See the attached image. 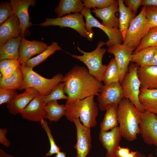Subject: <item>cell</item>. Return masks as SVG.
Returning a JSON list of instances; mask_svg holds the SVG:
<instances>
[{
  "mask_svg": "<svg viewBox=\"0 0 157 157\" xmlns=\"http://www.w3.org/2000/svg\"><path fill=\"white\" fill-rule=\"evenodd\" d=\"M62 81L65 84L64 91L68 96V101L97 96L103 85L90 74L88 68L78 65L66 73Z\"/></svg>",
  "mask_w": 157,
  "mask_h": 157,
  "instance_id": "cell-1",
  "label": "cell"
},
{
  "mask_svg": "<svg viewBox=\"0 0 157 157\" xmlns=\"http://www.w3.org/2000/svg\"><path fill=\"white\" fill-rule=\"evenodd\" d=\"M142 113L129 99L124 98L119 102L117 119L122 137L130 142L137 138Z\"/></svg>",
  "mask_w": 157,
  "mask_h": 157,
  "instance_id": "cell-2",
  "label": "cell"
},
{
  "mask_svg": "<svg viewBox=\"0 0 157 157\" xmlns=\"http://www.w3.org/2000/svg\"><path fill=\"white\" fill-rule=\"evenodd\" d=\"M94 98V96H92L81 100L67 101L65 104L66 119L73 122L74 118H78L85 126L90 128L95 126L99 108Z\"/></svg>",
  "mask_w": 157,
  "mask_h": 157,
  "instance_id": "cell-3",
  "label": "cell"
},
{
  "mask_svg": "<svg viewBox=\"0 0 157 157\" xmlns=\"http://www.w3.org/2000/svg\"><path fill=\"white\" fill-rule=\"evenodd\" d=\"M19 67L23 73L24 80L19 90L32 87L36 89L41 94L46 96L50 94L55 87L63 81L64 76L61 73L57 74L51 78H47L34 71L32 68L21 65Z\"/></svg>",
  "mask_w": 157,
  "mask_h": 157,
  "instance_id": "cell-4",
  "label": "cell"
},
{
  "mask_svg": "<svg viewBox=\"0 0 157 157\" xmlns=\"http://www.w3.org/2000/svg\"><path fill=\"white\" fill-rule=\"evenodd\" d=\"M106 42L100 40L98 43L96 49L90 52H86L77 47L78 50L83 54L78 56L69 54L72 57L79 60L86 65L90 74L97 81L102 82L103 76L107 66L102 63L103 57L107 51L106 48H101Z\"/></svg>",
  "mask_w": 157,
  "mask_h": 157,
  "instance_id": "cell-5",
  "label": "cell"
},
{
  "mask_svg": "<svg viewBox=\"0 0 157 157\" xmlns=\"http://www.w3.org/2000/svg\"><path fill=\"white\" fill-rule=\"evenodd\" d=\"M139 67L135 63H130L128 70L120 84L124 98L129 99L140 112L143 113L145 111L139 98L140 89V82L138 74Z\"/></svg>",
  "mask_w": 157,
  "mask_h": 157,
  "instance_id": "cell-6",
  "label": "cell"
},
{
  "mask_svg": "<svg viewBox=\"0 0 157 157\" xmlns=\"http://www.w3.org/2000/svg\"><path fill=\"white\" fill-rule=\"evenodd\" d=\"M83 17L81 13H76L55 18H46L45 22L38 25L45 27L52 26L70 28L76 31L81 36L91 41L93 35L87 31Z\"/></svg>",
  "mask_w": 157,
  "mask_h": 157,
  "instance_id": "cell-7",
  "label": "cell"
},
{
  "mask_svg": "<svg viewBox=\"0 0 157 157\" xmlns=\"http://www.w3.org/2000/svg\"><path fill=\"white\" fill-rule=\"evenodd\" d=\"M145 6H143L131 22L123 44L136 48L150 28L145 15Z\"/></svg>",
  "mask_w": 157,
  "mask_h": 157,
  "instance_id": "cell-8",
  "label": "cell"
},
{
  "mask_svg": "<svg viewBox=\"0 0 157 157\" xmlns=\"http://www.w3.org/2000/svg\"><path fill=\"white\" fill-rule=\"evenodd\" d=\"M90 9L85 7L81 12L85 18V27L89 33L93 35V27L98 28L102 30L108 38V40L106 44L108 47L123 43L122 34L119 28H111L102 24L92 15Z\"/></svg>",
  "mask_w": 157,
  "mask_h": 157,
  "instance_id": "cell-9",
  "label": "cell"
},
{
  "mask_svg": "<svg viewBox=\"0 0 157 157\" xmlns=\"http://www.w3.org/2000/svg\"><path fill=\"white\" fill-rule=\"evenodd\" d=\"M98 106L101 110H106L111 104H119L124 98L123 90L119 82L103 85L97 96Z\"/></svg>",
  "mask_w": 157,
  "mask_h": 157,
  "instance_id": "cell-10",
  "label": "cell"
},
{
  "mask_svg": "<svg viewBox=\"0 0 157 157\" xmlns=\"http://www.w3.org/2000/svg\"><path fill=\"white\" fill-rule=\"evenodd\" d=\"M139 127L144 142L157 147V115L146 111L142 113Z\"/></svg>",
  "mask_w": 157,
  "mask_h": 157,
  "instance_id": "cell-11",
  "label": "cell"
},
{
  "mask_svg": "<svg viewBox=\"0 0 157 157\" xmlns=\"http://www.w3.org/2000/svg\"><path fill=\"white\" fill-rule=\"evenodd\" d=\"M135 49L119 44L108 47L107 49L108 53L113 55L118 65L120 73V83L128 70L132 55Z\"/></svg>",
  "mask_w": 157,
  "mask_h": 157,
  "instance_id": "cell-12",
  "label": "cell"
},
{
  "mask_svg": "<svg viewBox=\"0 0 157 157\" xmlns=\"http://www.w3.org/2000/svg\"><path fill=\"white\" fill-rule=\"evenodd\" d=\"M73 122L76 131V142L74 147L76 151V157H86L92 147L90 128L84 126L78 118Z\"/></svg>",
  "mask_w": 157,
  "mask_h": 157,
  "instance_id": "cell-13",
  "label": "cell"
},
{
  "mask_svg": "<svg viewBox=\"0 0 157 157\" xmlns=\"http://www.w3.org/2000/svg\"><path fill=\"white\" fill-rule=\"evenodd\" d=\"M45 96L39 93L20 113L22 118L35 122H40L45 118Z\"/></svg>",
  "mask_w": 157,
  "mask_h": 157,
  "instance_id": "cell-14",
  "label": "cell"
},
{
  "mask_svg": "<svg viewBox=\"0 0 157 157\" xmlns=\"http://www.w3.org/2000/svg\"><path fill=\"white\" fill-rule=\"evenodd\" d=\"M21 36L19 49V56L18 60L20 65L23 64L33 56L42 53L48 47L44 42L35 40L30 41L26 39L24 35H21Z\"/></svg>",
  "mask_w": 157,
  "mask_h": 157,
  "instance_id": "cell-15",
  "label": "cell"
},
{
  "mask_svg": "<svg viewBox=\"0 0 157 157\" xmlns=\"http://www.w3.org/2000/svg\"><path fill=\"white\" fill-rule=\"evenodd\" d=\"M35 0H10V3L12 7L13 13L18 18L22 29V35H24L26 29L32 26L30 21L28 13V7L34 6L36 3Z\"/></svg>",
  "mask_w": 157,
  "mask_h": 157,
  "instance_id": "cell-16",
  "label": "cell"
},
{
  "mask_svg": "<svg viewBox=\"0 0 157 157\" xmlns=\"http://www.w3.org/2000/svg\"><path fill=\"white\" fill-rule=\"evenodd\" d=\"M122 138L118 126L109 131L100 132L99 139L106 151V157H117L116 151Z\"/></svg>",
  "mask_w": 157,
  "mask_h": 157,
  "instance_id": "cell-17",
  "label": "cell"
},
{
  "mask_svg": "<svg viewBox=\"0 0 157 157\" xmlns=\"http://www.w3.org/2000/svg\"><path fill=\"white\" fill-rule=\"evenodd\" d=\"M39 93L35 88L29 87L26 89L24 92L15 95L7 104L6 107L8 111L15 115L20 113Z\"/></svg>",
  "mask_w": 157,
  "mask_h": 157,
  "instance_id": "cell-18",
  "label": "cell"
},
{
  "mask_svg": "<svg viewBox=\"0 0 157 157\" xmlns=\"http://www.w3.org/2000/svg\"><path fill=\"white\" fill-rule=\"evenodd\" d=\"M19 20L14 13L0 27V48L9 39L16 38L22 33Z\"/></svg>",
  "mask_w": 157,
  "mask_h": 157,
  "instance_id": "cell-19",
  "label": "cell"
},
{
  "mask_svg": "<svg viewBox=\"0 0 157 157\" xmlns=\"http://www.w3.org/2000/svg\"><path fill=\"white\" fill-rule=\"evenodd\" d=\"M118 11V1L115 0L110 6L101 9L95 8L91 12L102 21V24L111 28H119V19L115 15V13Z\"/></svg>",
  "mask_w": 157,
  "mask_h": 157,
  "instance_id": "cell-20",
  "label": "cell"
},
{
  "mask_svg": "<svg viewBox=\"0 0 157 157\" xmlns=\"http://www.w3.org/2000/svg\"><path fill=\"white\" fill-rule=\"evenodd\" d=\"M138 74L140 82V89H157V66L139 67Z\"/></svg>",
  "mask_w": 157,
  "mask_h": 157,
  "instance_id": "cell-21",
  "label": "cell"
},
{
  "mask_svg": "<svg viewBox=\"0 0 157 157\" xmlns=\"http://www.w3.org/2000/svg\"><path fill=\"white\" fill-rule=\"evenodd\" d=\"M139 98L145 111L157 115V89H140Z\"/></svg>",
  "mask_w": 157,
  "mask_h": 157,
  "instance_id": "cell-22",
  "label": "cell"
},
{
  "mask_svg": "<svg viewBox=\"0 0 157 157\" xmlns=\"http://www.w3.org/2000/svg\"><path fill=\"white\" fill-rule=\"evenodd\" d=\"M21 36L9 39L0 48V60L5 59L18 60L19 58V49Z\"/></svg>",
  "mask_w": 157,
  "mask_h": 157,
  "instance_id": "cell-23",
  "label": "cell"
},
{
  "mask_svg": "<svg viewBox=\"0 0 157 157\" xmlns=\"http://www.w3.org/2000/svg\"><path fill=\"white\" fill-rule=\"evenodd\" d=\"M119 16V29L122 35L123 42L130 24L136 15H134L130 9L125 6L123 0H118Z\"/></svg>",
  "mask_w": 157,
  "mask_h": 157,
  "instance_id": "cell-24",
  "label": "cell"
},
{
  "mask_svg": "<svg viewBox=\"0 0 157 157\" xmlns=\"http://www.w3.org/2000/svg\"><path fill=\"white\" fill-rule=\"evenodd\" d=\"M118 104H111L106 108L104 118L100 125V132H106L118 126Z\"/></svg>",
  "mask_w": 157,
  "mask_h": 157,
  "instance_id": "cell-25",
  "label": "cell"
},
{
  "mask_svg": "<svg viewBox=\"0 0 157 157\" xmlns=\"http://www.w3.org/2000/svg\"><path fill=\"white\" fill-rule=\"evenodd\" d=\"M84 7L81 0H60L54 11L58 17H60L71 12L81 13Z\"/></svg>",
  "mask_w": 157,
  "mask_h": 157,
  "instance_id": "cell-26",
  "label": "cell"
},
{
  "mask_svg": "<svg viewBox=\"0 0 157 157\" xmlns=\"http://www.w3.org/2000/svg\"><path fill=\"white\" fill-rule=\"evenodd\" d=\"M157 49V47H148L133 52L131 62L135 63L140 67L149 65Z\"/></svg>",
  "mask_w": 157,
  "mask_h": 157,
  "instance_id": "cell-27",
  "label": "cell"
},
{
  "mask_svg": "<svg viewBox=\"0 0 157 157\" xmlns=\"http://www.w3.org/2000/svg\"><path fill=\"white\" fill-rule=\"evenodd\" d=\"M23 80V74L19 66L9 78H4L1 76L0 88L19 90L22 85Z\"/></svg>",
  "mask_w": 157,
  "mask_h": 157,
  "instance_id": "cell-28",
  "label": "cell"
},
{
  "mask_svg": "<svg viewBox=\"0 0 157 157\" xmlns=\"http://www.w3.org/2000/svg\"><path fill=\"white\" fill-rule=\"evenodd\" d=\"M59 50H62L61 47L59 46L57 42H53L43 52L26 61L23 64L21 65L33 68L43 62L49 56L54 54L56 51Z\"/></svg>",
  "mask_w": 157,
  "mask_h": 157,
  "instance_id": "cell-29",
  "label": "cell"
},
{
  "mask_svg": "<svg viewBox=\"0 0 157 157\" xmlns=\"http://www.w3.org/2000/svg\"><path fill=\"white\" fill-rule=\"evenodd\" d=\"M45 109L47 113L46 118L51 122L58 121L65 113V105L59 104L57 100L49 102L45 105Z\"/></svg>",
  "mask_w": 157,
  "mask_h": 157,
  "instance_id": "cell-30",
  "label": "cell"
},
{
  "mask_svg": "<svg viewBox=\"0 0 157 157\" xmlns=\"http://www.w3.org/2000/svg\"><path fill=\"white\" fill-rule=\"evenodd\" d=\"M119 68L115 59L114 58L110 60L107 65L102 81L104 85H107L113 82H119Z\"/></svg>",
  "mask_w": 157,
  "mask_h": 157,
  "instance_id": "cell-31",
  "label": "cell"
},
{
  "mask_svg": "<svg viewBox=\"0 0 157 157\" xmlns=\"http://www.w3.org/2000/svg\"><path fill=\"white\" fill-rule=\"evenodd\" d=\"M157 47V26L149 29L140 44L133 52H137L147 47Z\"/></svg>",
  "mask_w": 157,
  "mask_h": 157,
  "instance_id": "cell-32",
  "label": "cell"
},
{
  "mask_svg": "<svg viewBox=\"0 0 157 157\" xmlns=\"http://www.w3.org/2000/svg\"><path fill=\"white\" fill-rule=\"evenodd\" d=\"M65 84L63 81L60 83L52 90L50 94L45 96V104L52 100L60 99L67 100L68 96L65 94Z\"/></svg>",
  "mask_w": 157,
  "mask_h": 157,
  "instance_id": "cell-33",
  "label": "cell"
},
{
  "mask_svg": "<svg viewBox=\"0 0 157 157\" xmlns=\"http://www.w3.org/2000/svg\"><path fill=\"white\" fill-rule=\"evenodd\" d=\"M40 122L42 128L47 134L50 145V149L46 154L45 156H48L57 154L60 151V149L55 142L47 122L44 119H42Z\"/></svg>",
  "mask_w": 157,
  "mask_h": 157,
  "instance_id": "cell-34",
  "label": "cell"
},
{
  "mask_svg": "<svg viewBox=\"0 0 157 157\" xmlns=\"http://www.w3.org/2000/svg\"><path fill=\"white\" fill-rule=\"evenodd\" d=\"M115 0H83L82 2L84 7L90 9L97 7V9H101L110 6Z\"/></svg>",
  "mask_w": 157,
  "mask_h": 157,
  "instance_id": "cell-35",
  "label": "cell"
},
{
  "mask_svg": "<svg viewBox=\"0 0 157 157\" xmlns=\"http://www.w3.org/2000/svg\"><path fill=\"white\" fill-rule=\"evenodd\" d=\"M145 14L150 28L157 26V6H145Z\"/></svg>",
  "mask_w": 157,
  "mask_h": 157,
  "instance_id": "cell-36",
  "label": "cell"
},
{
  "mask_svg": "<svg viewBox=\"0 0 157 157\" xmlns=\"http://www.w3.org/2000/svg\"><path fill=\"white\" fill-rule=\"evenodd\" d=\"M13 13L10 3L1 2L0 5V25L6 21Z\"/></svg>",
  "mask_w": 157,
  "mask_h": 157,
  "instance_id": "cell-37",
  "label": "cell"
},
{
  "mask_svg": "<svg viewBox=\"0 0 157 157\" xmlns=\"http://www.w3.org/2000/svg\"><path fill=\"white\" fill-rule=\"evenodd\" d=\"M17 93L15 90L0 88V104L9 103Z\"/></svg>",
  "mask_w": 157,
  "mask_h": 157,
  "instance_id": "cell-38",
  "label": "cell"
},
{
  "mask_svg": "<svg viewBox=\"0 0 157 157\" xmlns=\"http://www.w3.org/2000/svg\"><path fill=\"white\" fill-rule=\"evenodd\" d=\"M125 1L127 7L136 15L138 8L141 6L142 0H126Z\"/></svg>",
  "mask_w": 157,
  "mask_h": 157,
  "instance_id": "cell-39",
  "label": "cell"
},
{
  "mask_svg": "<svg viewBox=\"0 0 157 157\" xmlns=\"http://www.w3.org/2000/svg\"><path fill=\"white\" fill-rule=\"evenodd\" d=\"M20 64L18 60L16 63L12 64L1 73V76L4 78H7L10 77L13 72L19 67Z\"/></svg>",
  "mask_w": 157,
  "mask_h": 157,
  "instance_id": "cell-40",
  "label": "cell"
},
{
  "mask_svg": "<svg viewBox=\"0 0 157 157\" xmlns=\"http://www.w3.org/2000/svg\"><path fill=\"white\" fill-rule=\"evenodd\" d=\"M8 131L6 129H0V143L7 148L9 147L11 145L10 141L6 137Z\"/></svg>",
  "mask_w": 157,
  "mask_h": 157,
  "instance_id": "cell-41",
  "label": "cell"
},
{
  "mask_svg": "<svg viewBox=\"0 0 157 157\" xmlns=\"http://www.w3.org/2000/svg\"><path fill=\"white\" fill-rule=\"evenodd\" d=\"M17 61L18 60L13 59H5L0 61V71L1 73H2L8 67Z\"/></svg>",
  "mask_w": 157,
  "mask_h": 157,
  "instance_id": "cell-42",
  "label": "cell"
},
{
  "mask_svg": "<svg viewBox=\"0 0 157 157\" xmlns=\"http://www.w3.org/2000/svg\"><path fill=\"white\" fill-rule=\"evenodd\" d=\"M131 151L128 147H122L119 145L116 151V156L117 157H124Z\"/></svg>",
  "mask_w": 157,
  "mask_h": 157,
  "instance_id": "cell-43",
  "label": "cell"
},
{
  "mask_svg": "<svg viewBox=\"0 0 157 157\" xmlns=\"http://www.w3.org/2000/svg\"><path fill=\"white\" fill-rule=\"evenodd\" d=\"M141 6H157V0H142Z\"/></svg>",
  "mask_w": 157,
  "mask_h": 157,
  "instance_id": "cell-44",
  "label": "cell"
},
{
  "mask_svg": "<svg viewBox=\"0 0 157 157\" xmlns=\"http://www.w3.org/2000/svg\"><path fill=\"white\" fill-rule=\"evenodd\" d=\"M149 65L157 66V49Z\"/></svg>",
  "mask_w": 157,
  "mask_h": 157,
  "instance_id": "cell-45",
  "label": "cell"
},
{
  "mask_svg": "<svg viewBox=\"0 0 157 157\" xmlns=\"http://www.w3.org/2000/svg\"><path fill=\"white\" fill-rule=\"evenodd\" d=\"M0 157H16L9 155L1 149H0Z\"/></svg>",
  "mask_w": 157,
  "mask_h": 157,
  "instance_id": "cell-46",
  "label": "cell"
},
{
  "mask_svg": "<svg viewBox=\"0 0 157 157\" xmlns=\"http://www.w3.org/2000/svg\"><path fill=\"white\" fill-rule=\"evenodd\" d=\"M138 152V151H131L128 154L124 157H135Z\"/></svg>",
  "mask_w": 157,
  "mask_h": 157,
  "instance_id": "cell-47",
  "label": "cell"
},
{
  "mask_svg": "<svg viewBox=\"0 0 157 157\" xmlns=\"http://www.w3.org/2000/svg\"><path fill=\"white\" fill-rule=\"evenodd\" d=\"M55 157H66V153L60 151L56 154Z\"/></svg>",
  "mask_w": 157,
  "mask_h": 157,
  "instance_id": "cell-48",
  "label": "cell"
},
{
  "mask_svg": "<svg viewBox=\"0 0 157 157\" xmlns=\"http://www.w3.org/2000/svg\"><path fill=\"white\" fill-rule=\"evenodd\" d=\"M135 157H148V156H146L140 152H138Z\"/></svg>",
  "mask_w": 157,
  "mask_h": 157,
  "instance_id": "cell-49",
  "label": "cell"
},
{
  "mask_svg": "<svg viewBox=\"0 0 157 157\" xmlns=\"http://www.w3.org/2000/svg\"><path fill=\"white\" fill-rule=\"evenodd\" d=\"M148 157H154V156L152 154H149L148 156Z\"/></svg>",
  "mask_w": 157,
  "mask_h": 157,
  "instance_id": "cell-50",
  "label": "cell"
},
{
  "mask_svg": "<svg viewBox=\"0 0 157 157\" xmlns=\"http://www.w3.org/2000/svg\"><path fill=\"white\" fill-rule=\"evenodd\" d=\"M156 155L157 156V147L156 149Z\"/></svg>",
  "mask_w": 157,
  "mask_h": 157,
  "instance_id": "cell-51",
  "label": "cell"
},
{
  "mask_svg": "<svg viewBox=\"0 0 157 157\" xmlns=\"http://www.w3.org/2000/svg\"></svg>",
  "mask_w": 157,
  "mask_h": 157,
  "instance_id": "cell-52",
  "label": "cell"
}]
</instances>
